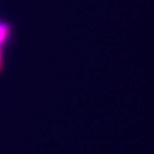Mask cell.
Returning a JSON list of instances; mask_svg holds the SVG:
<instances>
[{"mask_svg": "<svg viewBox=\"0 0 154 154\" xmlns=\"http://www.w3.org/2000/svg\"><path fill=\"white\" fill-rule=\"evenodd\" d=\"M11 34H12V26L9 23L0 19V71L2 69V62H3V57H2L3 46L9 43Z\"/></svg>", "mask_w": 154, "mask_h": 154, "instance_id": "1", "label": "cell"}]
</instances>
